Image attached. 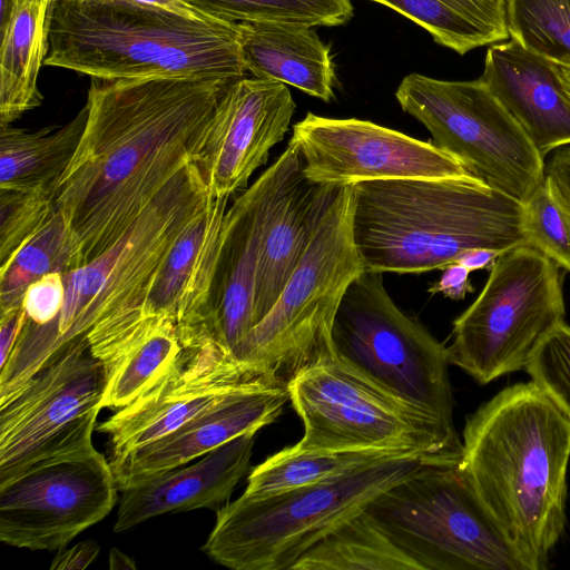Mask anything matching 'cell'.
<instances>
[{"instance_id":"16","label":"cell","mask_w":570,"mask_h":570,"mask_svg":"<svg viewBox=\"0 0 570 570\" xmlns=\"http://www.w3.org/2000/svg\"><path fill=\"white\" fill-rule=\"evenodd\" d=\"M268 377L275 376L237 361L215 341L185 348L170 372L96 426L97 432L108 435L109 463L174 432L233 393Z\"/></svg>"},{"instance_id":"9","label":"cell","mask_w":570,"mask_h":570,"mask_svg":"<svg viewBox=\"0 0 570 570\" xmlns=\"http://www.w3.org/2000/svg\"><path fill=\"white\" fill-rule=\"evenodd\" d=\"M288 391L304 425L299 449L386 450L435 464L461 460L455 429L389 394L336 355L299 372Z\"/></svg>"},{"instance_id":"43","label":"cell","mask_w":570,"mask_h":570,"mask_svg":"<svg viewBox=\"0 0 570 570\" xmlns=\"http://www.w3.org/2000/svg\"><path fill=\"white\" fill-rule=\"evenodd\" d=\"M502 252L485 247L469 248L460 254L454 263H459L470 272L491 271Z\"/></svg>"},{"instance_id":"47","label":"cell","mask_w":570,"mask_h":570,"mask_svg":"<svg viewBox=\"0 0 570 570\" xmlns=\"http://www.w3.org/2000/svg\"><path fill=\"white\" fill-rule=\"evenodd\" d=\"M22 1V0H21Z\"/></svg>"},{"instance_id":"39","label":"cell","mask_w":570,"mask_h":570,"mask_svg":"<svg viewBox=\"0 0 570 570\" xmlns=\"http://www.w3.org/2000/svg\"><path fill=\"white\" fill-rule=\"evenodd\" d=\"M100 547L95 541H82L69 549H59L53 557L51 570H80L91 564L98 557Z\"/></svg>"},{"instance_id":"28","label":"cell","mask_w":570,"mask_h":570,"mask_svg":"<svg viewBox=\"0 0 570 570\" xmlns=\"http://www.w3.org/2000/svg\"><path fill=\"white\" fill-rule=\"evenodd\" d=\"M425 29L434 41L459 55L510 39L508 0H370Z\"/></svg>"},{"instance_id":"11","label":"cell","mask_w":570,"mask_h":570,"mask_svg":"<svg viewBox=\"0 0 570 570\" xmlns=\"http://www.w3.org/2000/svg\"><path fill=\"white\" fill-rule=\"evenodd\" d=\"M559 269L529 245L502 252L478 298L453 322L450 364L480 384L524 370L564 322Z\"/></svg>"},{"instance_id":"7","label":"cell","mask_w":570,"mask_h":570,"mask_svg":"<svg viewBox=\"0 0 570 570\" xmlns=\"http://www.w3.org/2000/svg\"><path fill=\"white\" fill-rule=\"evenodd\" d=\"M353 187L337 186L267 315L233 348L239 362L288 384L335 356L332 326L348 285L365 269L352 232Z\"/></svg>"},{"instance_id":"33","label":"cell","mask_w":570,"mask_h":570,"mask_svg":"<svg viewBox=\"0 0 570 570\" xmlns=\"http://www.w3.org/2000/svg\"><path fill=\"white\" fill-rule=\"evenodd\" d=\"M509 36L530 51L570 65V0H508Z\"/></svg>"},{"instance_id":"26","label":"cell","mask_w":570,"mask_h":570,"mask_svg":"<svg viewBox=\"0 0 570 570\" xmlns=\"http://www.w3.org/2000/svg\"><path fill=\"white\" fill-rule=\"evenodd\" d=\"M185 347L177 325L168 318H149L99 361L105 372L101 407L121 409L170 372Z\"/></svg>"},{"instance_id":"37","label":"cell","mask_w":570,"mask_h":570,"mask_svg":"<svg viewBox=\"0 0 570 570\" xmlns=\"http://www.w3.org/2000/svg\"><path fill=\"white\" fill-rule=\"evenodd\" d=\"M66 294L65 275L49 273L31 283L23 296L22 307L27 315L26 325L42 327L59 315Z\"/></svg>"},{"instance_id":"15","label":"cell","mask_w":570,"mask_h":570,"mask_svg":"<svg viewBox=\"0 0 570 570\" xmlns=\"http://www.w3.org/2000/svg\"><path fill=\"white\" fill-rule=\"evenodd\" d=\"M288 142L299 155L304 176L322 185L473 175L432 141L356 118L308 112L293 126Z\"/></svg>"},{"instance_id":"5","label":"cell","mask_w":570,"mask_h":570,"mask_svg":"<svg viewBox=\"0 0 570 570\" xmlns=\"http://www.w3.org/2000/svg\"><path fill=\"white\" fill-rule=\"evenodd\" d=\"M45 66L102 80L246 75L238 23L128 3L56 0Z\"/></svg>"},{"instance_id":"21","label":"cell","mask_w":570,"mask_h":570,"mask_svg":"<svg viewBox=\"0 0 570 570\" xmlns=\"http://www.w3.org/2000/svg\"><path fill=\"white\" fill-rule=\"evenodd\" d=\"M272 190L262 234L255 289L259 323L277 301L337 186L307 179L296 148L288 142Z\"/></svg>"},{"instance_id":"12","label":"cell","mask_w":570,"mask_h":570,"mask_svg":"<svg viewBox=\"0 0 570 570\" xmlns=\"http://www.w3.org/2000/svg\"><path fill=\"white\" fill-rule=\"evenodd\" d=\"M395 97L433 145L491 187L523 203L544 180V157L481 78L453 81L414 72Z\"/></svg>"},{"instance_id":"13","label":"cell","mask_w":570,"mask_h":570,"mask_svg":"<svg viewBox=\"0 0 570 570\" xmlns=\"http://www.w3.org/2000/svg\"><path fill=\"white\" fill-rule=\"evenodd\" d=\"M104 366L75 341L0 400V482L29 464L92 444Z\"/></svg>"},{"instance_id":"17","label":"cell","mask_w":570,"mask_h":570,"mask_svg":"<svg viewBox=\"0 0 570 570\" xmlns=\"http://www.w3.org/2000/svg\"><path fill=\"white\" fill-rule=\"evenodd\" d=\"M229 196L210 194L203 209L173 243L160 263L141 305L115 324L90 330L87 341L98 356L149 318L176 323L181 344L195 348L208 342L203 327L222 247V232Z\"/></svg>"},{"instance_id":"23","label":"cell","mask_w":570,"mask_h":570,"mask_svg":"<svg viewBox=\"0 0 570 570\" xmlns=\"http://www.w3.org/2000/svg\"><path fill=\"white\" fill-rule=\"evenodd\" d=\"M256 432L209 451L196 463L153 475L122 490L114 531L165 514L220 508L246 474Z\"/></svg>"},{"instance_id":"8","label":"cell","mask_w":570,"mask_h":570,"mask_svg":"<svg viewBox=\"0 0 570 570\" xmlns=\"http://www.w3.org/2000/svg\"><path fill=\"white\" fill-rule=\"evenodd\" d=\"M364 511L417 570H532L459 463L423 464Z\"/></svg>"},{"instance_id":"40","label":"cell","mask_w":570,"mask_h":570,"mask_svg":"<svg viewBox=\"0 0 570 570\" xmlns=\"http://www.w3.org/2000/svg\"><path fill=\"white\" fill-rule=\"evenodd\" d=\"M546 178L559 198L570 209V147L556 150L546 164Z\"/></svg>"},{"instance_id":"36","label":"cell","mask_w":570,"mask_h":570,"mask_svg":"<svg viewBox=\"0 0 570 570\" xmlns=\"http://www.w3.org/2000/svg\"><path fill=\"white\" fill-rule=\"evenodd\" d=\"M524 370L570 419V325L559 324L541 342Z\"/></svg>"},{"instance_id":"4","label":"cell","mask_w":570,"mask_h":570,"mask_svg":"<svg viewBox=\"0 0 570 570\" xmlns=\"http://www.w3.org/2000/svg\"><path fill=\"white\" fill-rule=\"evenodd\" d=\"M210 193L197 165L187 164L122 236L101 255L65 275L62 308L47 326L23 325L0 367V399L95 326L132 314L144 302L173 243L205 206Z\"/></svg>"},{"instance_id":"30","label":"cell","mask_w":570,"mask_h":570,"mask_svg":"<svg viewBox=\"0 0 570 570\" xmlns=\"http://www.w3.org/2000/svg\"><path fill=\"white\" fill-rule=\"evenodd\" d=\"M83 265L80 240L63 214L53 213L37 234L0 267V315L22 307L28 286L42 276Z\"/></svg>"},{"instance_id":"27","label":"cell","mask_w":570,"mask_h":570,"mask_svg":"<svg viewBox=\"0 0 570 570\" xmlns=\"http://www.w3.org/2000/svg\"><path fill=\"white\" fill-rule=\"evenodd\" d=\"M87 108L62 126L36 131L0 126V189L51 191L80 144Z\"/></svg>"},{"instance_id":"22","label":"cell","mask_w":570,"mask_h":570,"mask_svg":"<svg viewBox=\"0 0 570 570\" xmlns=\"http://www.w3.org/2000/svg\"><path fill=\"white\" fill-rule=\"evenodd\" d=\"M480 78L542 157L570 145V97L552 61L510 38L488 47Z\"/></svg>"},{"instance_id":"20","label":"cell","mask_w":570,"mask_h":570,"mask_svg":"<svg viewBox=\"0 0 570 570\" xmlns=\"http://www.w3.org/2000/svg\"><path fill=\"white\" fill-rule=\"evenodd\" d=\"M289 401L288 384L265 379L233 393L174 432L110 462L120 491L187 464L274 422Z\"/></svg>"},{"instance_id":"6","label":"cell","mask_w":570,"mask_h":570,"mask_svg":"<svg viewBox=\"0 0 570 570\" xmlns=\"http://www.w3.org/2000/svg\"><path fill=\"white\" fill-rule=\"evenodd\" d=\"M425 463L417 455L397 456L274 494H242L217 509L202 550L234 570H291L335 527Z\"/></svg>"},{"instance_id":"41","label":"cell","mask_w":570,"mask_h":570,"mask_svg":"<svg viewBox=\"0 0 570 570\" xmlns=\"http://www.w3.org/2000/svg\"><path fill=\"white\" fill-rule=\"evenodd\" d=\"M26 321L23 307L0 315V367L11 355Z\"/></svg>"},{"instance_id":"2","label":"cell","mask_w":570,"mask_h":570,"mask_svg":"<svg viewBox=\"0 0 570 570\" xmlns=\"http://www.w3.org/2000/svg\"><path fill=\"white\" fill-rule=\"evenodd\" d=\"M570 419L533 381L501 390L466 417L459 466L532 570L566 527Z\"/></svg>"},{"instance_id":"1","label":"cell","mask_w":570,"mask_h":570,"mask_svg":"<svg viewBox=\"0 0 570 570\" xmlns=\"http://www.w3.org/2000/svg\"><path fill=\"white\" fill-rule=\"evenodd\" d=\"M215 78H91L78 149L53 190L83 265L112 246L163 188L195 161L217 101Z\"/></svg>"},{"instance_id":"44","label":"cell","mask_w":570,"mask_h":570,"mask_svg":"<svg viewBox=\"0 0 570 570\" xmlns=\"http://www.w3.org/2000/svg\"><path fill=\"white\" fill-rule=\"evenodd\" d=\"M21 0H0V38L8 30Z\"/></svg>"},{"instance_id":"46","label":"cell","mask_w":570,"mask_h":570,"mask_svg":"<svg viewBox=\"0 0 570 570\" xmlns=\"http://www.w3.org/2000/svg\"><path fill=\"white\" fill-rule=\"evenodd\" d=\"M554 63V62H553ZM556 70L570 97V65L554 63Z\"/></svg>"},{"instance_id":"45","label":"cell","mask_w":570,"mask_h":570,"mask_svg":"<svg viewBox=\"0 0 570 570\" xmlns=\"http://www.w3.org/2000/svg\"><path fill=\"white\" fill-rule=\"evenodd\" d=\"M110 569H136L135 561L119 549H111L109 553Z\"/></svg>"},{"instance_id":"24","label":"cell","mask_w":570,"mask_h":570,"mask_svg":"<svg viewBox=\"0 0 570 570\" xmlns=\"http://www.w3.org/2000/svg\"><path fill=\"white\" fill-rule=\"evenodd\" d=\"M240 55L252 76L291 85L330 101L335 66L313 27L275 21L240 22Z\"/></svg>"},{"instance_id":"35","label":"cell","mask_w":570,"mask_h":570,"mask_svg":"<svg viewBox=\"0 0 570 570\" xmlns=\"http://www.w3.org/2000/svg\"><path fill=\"white\" fill-rule=\"evenodd\" d=\"M55 210L51 191L0 189V267L37 234Z\"/></svg>"},{"instance_id":"29","label":"cell","mask_w":570,"mask_h":570,"mask_svg":"<svg viewBox=\"0 0 570 570\" xmlns=\"http://www.w3.org/2000/svg\"><path fill=\"white\" fill-rule=\"evenodd\" d=\"M291 570H417L360 511L306 550Z\"/></svg>"},{"instance_id":"25","label":"cell","mask_w":570,"mask_h":570,"mask_svg":"<svg viewBox=\"0 0 570 570\" xmlns=\"http://www.w3.org/2000/svg\"><path fill=\"white\" fill-rule=\"evenodd\" d=\"M56 0H22L0 38V126L41 106L38 75L49 52Z\"/></svg>"},{"instance_id":"42","label":"cell","mask_w":570,"mask_h":570,"mask_svg":"<svg viewBox=\"0 0 570 570\" xmlns=\"http://www.w3.org/2000/svg\"><path fill=\"white\" fill-rule=\"evenodd\" d=\"M80 2L89 3H128L141 7H151L171 11L188 18L202 20H215L203 14L200 11L193 8L185 0H77Z\"/></svg>"},{"instance_id":"32","label":"cell","mask_w":570,"mask_h":570,"mask_svg":"<svg viewBox=\"0 0 570 570\" xmlns=\"http://www.w3.org/2000/svg\"><path fill=\"white\" fill-rule=\"evenodd\" d=\"M208 18L232 23L275 21L335 27L354 13L351 0H185Z\"/></svg>"},{"instance_id":"3","label":"cell","mask_w":570,"mask_h":570,"mask_svg":"<svg viewBox=\"0 0 570 570\" xmlns=\"http://www.w3.org/2000/svg\"><path fill=\"white\" fill-rule=\"evenodd\" d=\"M352 232L364 269H443L469 248L528 245L523 204L475 175L352 185Z\"/></svg>"},{"instance_id":"34","label":"cell","mask_w":570,"mask_h":570,"mask_svg":"<svg viewBox=\"0 0 570 570\" xmlns=\"http://www.w3.org/2000/svg\"><path fill=\"white\" fill-rule=\"evenodd\" d=\"M522 204L527 244L570 273V209L547 178Z\"/></svg>"},{"instance_id":"18","label":"cell","mask_w":570,"mask_h":570,"mask_svg":"<svg viewBox=\"0 0 570 570\" xmlns=\"http://www.w3.org/2000/svg\"><path fill=\"white\" fill-rule=\"evenodd\" d=\"M295 107L279 81L244 76L227 85L195 160L212 195L230 197L246 188L288 131Z\"/></svg>"},{"instance_id":"31","label":"cell","mask_w":570,"mask_h":570,"mask_svg":"<svg viewBox=\"0 0 570 570\" xmlns=\"http://www.w3.org/2000/svg\"><path fill=\"white\" fill-rule=\"evenodd\" d=\"M404 455L417 454L386 450L335 451L287 446L250 471L243 494H274L343 474L366 463Z\"/></svg>"},{"instance_id":"38","label":"cell","mask_w":570,"mask_h":570,"mask_svg":"<svg viewBox=\"0 0 570 570\" xmlns=\"http://www.w3.org/2000/svg\"><path fill=\"white\" fill-rule=\"evenodd\" d=\"M470 271L459 263L449 264L443 268L440 279L433 283L428 292L442 293L451 299H463L468 293L474 292L470 281Z\"/></svg>"},{"instance_id":"14","label":"cell","mask_w":570,"mask_h":570,"mask_svg":"<svg viewBox=\"0 0 570 570\" xmlns=\"http://www.w3.org/2000/svg\"><path fill=\"white\" fill-rule=\"evenodd\" d=\"M119 488L92 444L33 462L0 482V540L53 551L105 519Z\"/></svg>"},{"instance_id":"19","label":"cell","mask_w":570,"mask_h":570,"mask_svg":"<svg viewBox=\"0 0 570 570\" xmlns=\"http://www.w3.org/2000/svg\"><path fill=\"white\" fill-rule=\"evenodd\" d=\"M281 169V158L227 208L222 247L203 327L205 341L233 348L256 325L255 289L262 234L269 197Z\"/></svg>"},{"instance_id":"10","label":"cell","mask_w":570,"mask_h":570,"mask_svg":"<svg viewBox=\"0 0 570 570\" xmlns=\"http://www.w3.org/2000/svg\"><path fill=\"white\" fill-rule=\"evenodd\" d=\"M332 343L344 364L455 429L448 348L396 306L383 273L364 271L348 285L334 317Z\"/></svg>"}]
</instances>
